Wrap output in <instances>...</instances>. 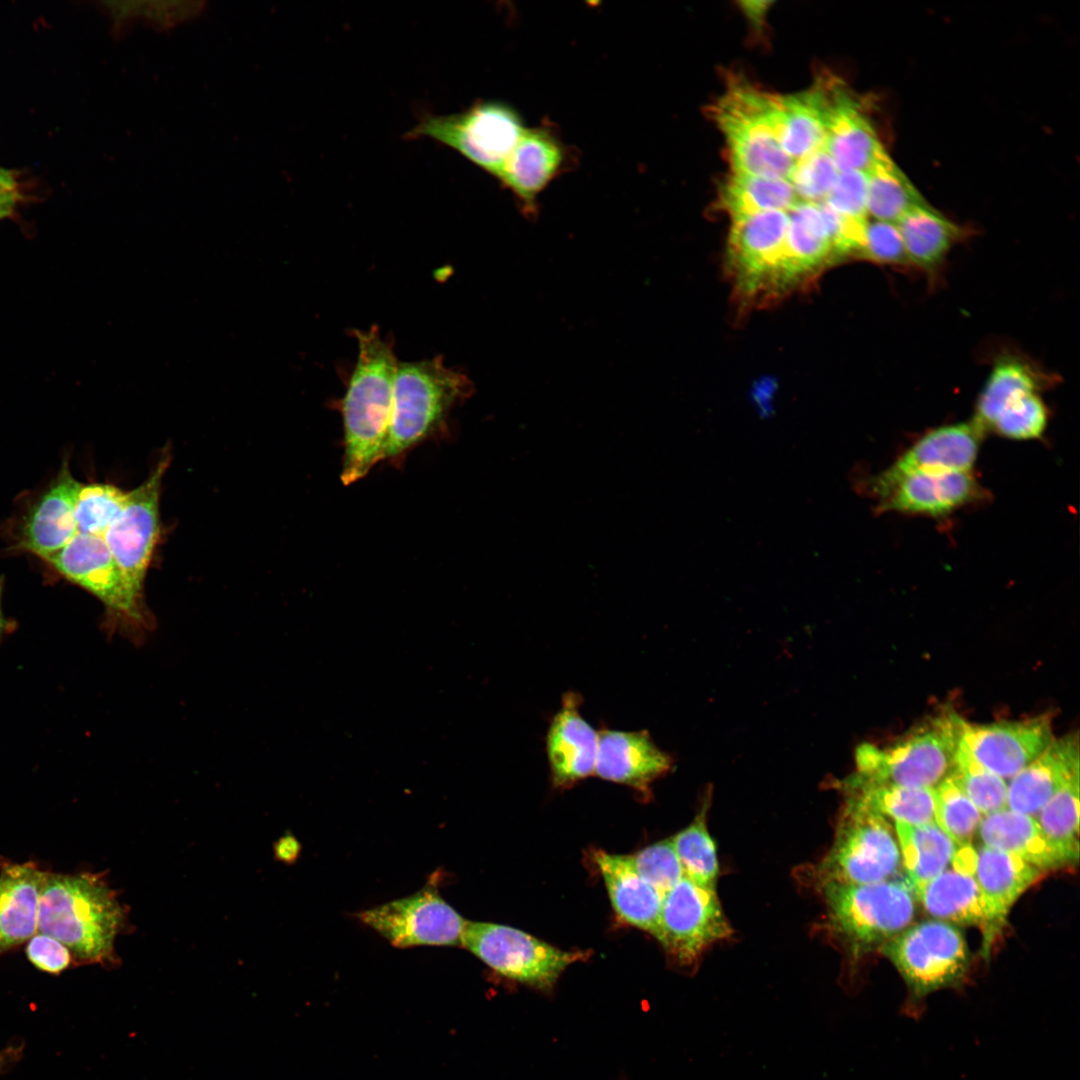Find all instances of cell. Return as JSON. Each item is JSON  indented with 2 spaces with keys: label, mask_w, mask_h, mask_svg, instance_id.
Instances as JSON below:
<instances>
[{
  "label": "cell",
  "mask_w": 1080,
  "mask_h": 1080,
  "mask_svg": "<svg viewBox=\"0 0 1080 1080\" xmlns=\"http://www.w3.org/2000/svg\"><path fill=\"white\" fill-rule=\"evenodd\" d=\"M169 455L148 478L128 492L126 503L102 536L132 589L143 596V584L160 533L159 500Z\"/></svg>",
  "instance_id": "15"
},
{
  "label": "cell",
  "mask_w": 1080,
  "mask_h": 1080,
  "mask_svg": "<svg viewBox=\"0 0 1080 1080\" xmlns=\"http://www.w3.org/2000/svg\"><path fill=\"white\" fill-rule=\"evenodd\" d=\"M299 850L300 846L297 840L290 835L280 838L274 846L276 858L287 863L295 860Z\"/></svg>",
  "instance_id": "50"
},
{
  "label": "cell",
  "mask_w": 1080,
  "mask_h": 1080,
  "mask_svg": "<svg viewBox=\"0 0 1080 1080\" xmlns=\"http://www.w3.org/2000/svg\"><path fill=\"white\" fill-rule=\"evenodd\" d=\"M45 560L103 603L113 631L138 643L152 629L143 596L129 585L102 536L77 533Z\"/></svg>",
  "instance_id": "8"
},
{
  "label": "cell",
  "mask_w": 1080,
  "mask_h": 1080,
  "mask_svg": "<svg viewBox=\"0 0 1080 1080\" xmlns=\"http://www.w3.org/2000/svg\"><path fill=\"white\" fill-rule=\"evenodd\" d=\"M786 211H765L732 219L728 262L739 292L754 295L771 285L783 254Z\"/></svg>",
  "instance_id": "18"
},
{
  "label": "cell",
  "mask_w": 1080,
  "mask_h": 1080,
  "mask_svg": "<svg viewBox=\"0 0 1080 1080\" xmlns=\"http://www.w3.org/2000/svg\"><path fill=\"white\" fill-rule=\"evenodd\" d=\"M598 736L594 774L604 780L647 796L651 784L672 767L671 756L653 742L646 730L602 729Z\"/></svg>",
  "instance_id": "21"
},
{
  "label": "cell",
  "mask_w": 1080,
  "mask_h": 1080,
  "mask_svg": "<svg viewBox=\"0 0 1080 1080\" xmlns=\"http://www.w3.org/2000/svg\"><path fill=\"white\" fill-rule=\"evenodd\" d=\"M0 186L17 188L16 180L10 170L0 166Z\"/></svg>",
  "instance_id": "52"
},
{
  "label": "cell",
  "mask_w": 1080,
  "mask_h": 1080,
  "mask_svg": "<svg viewBox=\"0 0 1080 1080\" xmlns=\"http://www.w3.org/2000/svg\"><path fill=\"white\" fill-rule=\"evenodd\" d=\"M978 832L985 846L1012 853L1043 872L1068 865L1034 817L1005 808L984 815Z\"/></svg>",
  "instance_id": "30"
},
{
  "label": "cell",
  "mask_w": 1080,
  "mask_h": 1080,
  "mask_svg": "<svg viewBox=\"0 0 1080 1080\" xmlns=\"http://www.w3.org/2000/svg\"><path fill=\"white\" fill-rule=\"evenodd\" d=\"M581 696L566 692L546 734V754L554 786L570 787L594 774L598 731L580 714Z\"/></svg>",
  "instance_id": "20"
},
{
  "label": "cell",
  "mask_w": 1080,
  "mask_h": 1080,
  "mask_svg": "<svg viewBox=\"0 0 1080 1080\" xmlns=\"http://www.w3.org/2000/svg\"><path fill=\"white\" fill-rule=\"evenodd\" d=\"M570 153L551 125L525 127L497 180L528 219L538 215V197L568 168Z\"/></svg>",
  "instance_id": "17"
},
{
  "label": "cell",
  "mask_w": 1080,
  "mask_h": 1080,
  "mask_svg": "<svg viewBox=\"0 0 1080 1080\" xmlns=\"http://www.w3.org/2000/svg\"><path fill=\"white\" fill-rule=\"evenodd\" d=\"M732 933L716 889L683 876L663 894L657 940L679 966L695 964L710 946Z\"/></svg>",
  "instance_id": "12"
},
{
  "label": "cell",
  "mask_w": 1080,
  "mask_h": 1080,
  "mask_svg": "<svg viewBox=\"0 0 1080 1080\" xmlns=\"http://www.w3.org/2000/svg\"><path fill=\"white\" fill-rule=\"evenodd\" d=\"M771 124L782 149L794 161L824 147L825 130L810 90L774 94Z\"/></svg>",
  "instance_id": "33"
},
{
  "label": "cell",
  "mask_w": 1080,
  "mask_h": 1080,
  "mask_svg": "<svg viewBox=\"0 0 1080 1080\" xmlns=\"http://www.w3.org/2000/svg\"><path fill=\"white\" fill-rule=\"evenodd\" d=\"M16 1056L17 1050L13 1048L0 1051V1071Z\"/></svg>",
  "instance_id": "53"
},
{
  "label": "cell",
  "mask_w": 1080,
  "mask_h": 1080,
  "mask_svg": "<svg viewBox=\"0 0 1080 1080\" xmlns=\"http://www.w3.org/2000/svg\"><path fill=\"white\" fill-rule=\"evenodd\" d=\"M46 872L32 863L6 864L0 871V954L38 932Z\"/></svg>",
  "instance_id": "27"
},
{
  "label": "cell",
  "mask_w": 1080,
  "mask_h": 1080,
  "mask_svg": "<svg viewBox=\"0 0 1080 1080\" xmlns=\"http://www.w3.org/2000/svg\"><path fill=\"white\" fill-rule=\"evenodd\" d=\"M462 946L498 975L533 989L550 992L562 973L588 957L564 951L514 927L467 921Z\"/></svg>",
  "instance_id": "11"
},
{
  "label": "cell",
  "mask_w": 1080,
  "mask_h": 1080,
  "mask_svg": "<svg viewBox=\"0 0 1080 1080\" xmlns=\"http://www.w3.org/2000/svg\"><path fill=\"white\" fill-rule=\"evenodd\" d=\"M26 953L37 968L49 973L64 970L71 961L70 950L64 944L39 932L28 940Z\"/></svg>",
  "instance_id": "49"
},
{
  "label": "cell",
  "mask_w": 1080,
  "mask_h": 1080,
  "mask_svg": "<svg viewBox=\"0 0 1080 1080\" xmlns=\"http://www.w3.org/2000/svg\"><path fill=\"white\" fill-rule=\"evenodd\" d=\"M357 917L398 948L462 946L467 922L433 885L361 911Z\"/></svg>",
  "instance_id": "13"
},
{
  "label": "cell",
  "mask_w": 1080,
  "mask_h": 1080,
  "mask_svg": "<svg viewBox=\"0 0 1080 1080\" xmlns=\"http://www.w3.org/2000/svg\"><path fill=\"white\" fill-rule=\"evenodd\" d=\"M1079 774V739L1069 734L1054 739L1007 786L1006 808L1036 818L1048 800Z\"/></svg>",
  "instance_id": "24"
},
{
  "label": "cell",
  "mask_w": 1080,
  "mask_h": 1080,
  "mask_svg": "<svg viewBox=\"0 0 1080 1080\" xmlns=\"http://www.w3.org/2000/svg\"><path fill=\"white\" fill-rule=\"evenodd\" d=\"M127 497L128 492L111 484H82L75 504L78 533L103 536L121 513Z\"/></svg>",
  "instance_id": "42"
},
{
  "label": "cell",
  "mask_w": 1080,
  "mask_h": 1080,
  "mask_svg": "<svg viewBox=\"0 0 1080 1080\" xmlns=\"http://www.w3.org/2000/svg\"><path fill=\"white\" fill-rule=\"evenodd\" d=\"M867 176V213L877 221L897 224L913 208L928 204L890 156Z\"/></svg>",
  "instance_id": "37"
},
{
  "label": "cell",
  "mask_w": 1080,
  "mask_h": 1080,
  "mask_svg": "<svg viewBox=\"0 0 1080 1080\" xmlns=\"http://www.w3.org/2000/svg\"><path fill=\"white\" fill-rule=\"evenodd\" d=\"M839 172L823 147L796 160L788 181L799 201L820 203L828 195Z\"/></svg>",
  "instance_id": "43"
},
{
  "label": "cell",
  "mask_w": 1080,
  "mask_h": 1080,
  "mask_svg": "<svg viewBox=\"0 0 1080 1080\" xmlns=\"http://www.w3.org/2000/svg\"><path fill=\"white\" fill-rule=\"evenodd\" d=\"M772 97L771 93L735 79L713 105V118L728 146L731 171L788 180L795 161L774 134Z\"/></svg>",
  "instance_id": "7"
},
{
  "label": "cell",
  "mask_w": 1080,
  "mask_h": 1080,
  "mask_svg": "<svg viewBox=\"0 0 1080 1080\" xmlns=\"http://www.w3.org/2000/svg\"><path fill=\"white\" fill-rule=\"evenodd\" d=\"M900 850L887 818L847 796L831 847L811 869L818 889L827 884H868L891 880Z\"/></svg>",
  "instance_id": "5"
},
{
  "label": "cell",
  "mask_w": 1080,
  "mask_h": 1080,
  "mask_svg": "<svg viewBox=\"0 0 1080 1080\" xmlns=\"http://www.w3.org/2000/svg\"><path fill=\"white\" fill-rule=\"evenodd\" d=\"M1054 740L1050 717L989 724L961 722L958 745L1001 778H1012Z\"/></svg>",
  "instance_id": "16"
},
{
  "label": "cell",
  "mask_w": 1080,
  "mask_h": 1080,
  "mask_svg": "<svg viewBox=\"0 0 1080 1080\" xmlns=\"http://www.w3.org/2000/svg\"><path fill=\"white\" fill-rule=\"evenodd\" d=\"M788 213L783 254L771 290H784L834 259V252L817 203L799 201Z\"/></svg>",
  "instance_id": "25"
},
{
  "label": "cell",
  "mask_w": 1080,
  "mask_h": 1080,
  "mask_svg": "<svg viewBox=\"0 0 1080 1080\" xmlns=\"http://www.w3.org/2000/svg\"><path fill=\"white\" fill-rule=\"evenodd\" d=\"M894 964L909 991L910 1015L920 1013V1004L933 992L959 985L969 968L964 937L943 921H924L905 928L881 946Z\"/></svg>",
  "instance_id": "9"
},
{
  "label": "cell",
  "mask_w": 1080,
  "mask_h": 1080,
  "mask_svg": "<svg viewBox=\"0 0 1080 1080\" xmlns=\"http://www.w3.org/2000/svg\"><path fill=\"white\" fill-rule=\"evenodd\" d=\"M809 90L824 126V149L839 171L867 174L889 156L856 97L840 79L824 73Z\"/></svg>",
  "instance_id": "14"
},
{
  "label": "cell",
  "mask_w": 1080,
  "mask_h": 1080,
  "mask_svg": "<svg viewBox=\"0 0 1080 1080\" xmlns=\"http://www.w3.org/2000/svg\"><path fill=\"white\" fill-rule=\"evenodd\" d=\"M706 811L704 805L690 825L671 840L684 876L702 887L716 889L719 863L715 842L707 828Z\"/></svg>",
  "instance_id": "39"
},
{
  "label": "cell",
  "mask_w": 1080,
  "mask_h": 1080,
  "mask_svg": "<svg viewBox=\"0 0 1080 1080\" xmlns=\"http://www.w3.org/2000/svg\"><path fill=\"white\" fill-rule=\"evenodd\" d=\"M719 200L731 219L765 211H789L799 199L786 179H771L741 172L728 175Z\"/></svg>",
  "instance_id": "36"
},
{
  "label": "cell",
  "mask_w": 1080,
  "mask_h": 1080,
  "mask_svg": "<svg viewBox=\"0 0 1080 1080\" xmlns=\"http://www.w3.org/2000/svg\"><path fill=\"white\" fill-rule=\"evenodd\" d=\"M970 471H917L903 476L879 497L880 511L939 516L968 502L975 494Z\"/></svg>",
  "instance_id": "23"
},
{
  "label": "cell",
  "mask_w": 1080,
  "mask_h": 1080,
  "mask_svg": "<svg viewBox=\"0 0 1080 1080\" xmlns=\"http://www.w3.org/2000/svg\"><path fill=\"white\" fill-rule=\"evenodd\" d=\"M934 822L959 847L971 844L983 814L946 776L935 787Z\"/></svg>",
  "instance_id": "41"
},
{
  "label": "cell",
  "mask_w": 1080,
  "mask_h": 1080,
  "mask_svg": "<svg viewBox=\"0 0 1080 1080\" xmlns=\"http://www.w3.org/2000/svg\"><path fill=\"white\" fill-rule=\"evenodd\" d=\"M626 856L635 871L663 894L684 876L671 838L658 841Z\"/></svg>",
  "instance_id": "44"
},
{
  "label": "cell",
  "mask_w": 1080,
  "mask_h": 1080,
  "mask_svg": "<svg viewBox=\"0 0 1080 1080\" xmlns=\"http://www.w3.org/2000/svg\"><path fill=\"white\" fill-rule=\"evenodd\" d=\"M472 393L469 377L441 356L398 362L384 460L399 459L439 433L451 410Z\"/></svg>",
  "instance_id": "3"
},
{
  "label": "cell",
  "mask_w": 1080,
  "mask_h": 1080,
  "mask_svg": "<svg viewBox=\"0 0 1080 1080\" xmlns=\"http://www.w3.org/2000/svg\"><path fill=\"white\" fill-rule=\"evenodd\" d=\"M357 360L342 400L341 481L353 484L384 460L398 366L392 342L378 327L355 331Z\"/></svg>",
  "instance_id": "1"
},
{
  "label": "cell",
  "mask_w": 1080,
  "mask_h": 1080,
  "mask_svg": "<svg viewBox=\"0 0 1080 1080\" xmlns=\"http://www.w3.org/2000/svg\"><path fill=\"white\" fill-rule=\"evenodd\" d=\"M962 720L945 710L888 746L861 745L854 775L879 784L935 787L951 768Z\"/></svg>",
  "instance_id": "6"
},
{
  "label": "cell",
  "mask_w": 1080,
  "mask_h": 1080,
  "mask_svg": "<svg viewBox=\"0 0 1080 1080\" xmlns=\"http://www.w3.org/2000/svg\"><path fill=\"white\" fill-rule=\"evenodd\" d=\"M82 484L63 466L54 484L39 498L25 521L22 546L44 560L77 533L75 504Z\"/></svg>",
  "instance_id": "26"
},
{
  "label": "cell",
  "mask_w": 1080,
  "mask_h": 1080,
  "mask_svg": "<svg viewBox=\"0 0 1080 1080\" xmlns=\"http://www.w3.org/2000/svg\"><path fill=\"white\" fill-rule=\"evenodd\" d=\"M123 911L96 875L47 874L40 897L38 932L64 944L78 959L113 960Z\"/></svg>",
  "instance_id": "2"
},
{
  "label": "cell",
  "mask_w": 1080,
  "mask_h": 1080,
  "mask_svg": "<svg viewBox=\"0 0 1080 1080\" xmlns=\"http://www.w3.org/2000/svg\"><path fill=\"white\" fill-rule=\"evenodd\" d=\"M868 176L860 171H840L835 183L823 200L838 213L866 220Z\"/></svg>",
  "instance_id": "48"
},
{
  "label": "cell",
  "mask_w": 1080,
  "mask_h": 1080,
  "mask_svg": "<svg viewBox=\"0 0 1080 1080\" xmlns=\"http://www.w3.org/2000/svg\"><path fill=\"white\" fill-rule=\"evenodd\" d=\"M1047 422L1048 410L1040 393H1028L1008 405L991 429L1010 439L1029 440L1041 436Z\"/></svg>",
  "instance_id": "45"
},
{
  "label": "cell",
  "mask_w": 1080,
  "mask_h": 1080,
  "mask_svg": "<svg viewBox=\"0 0 1080 1080\" xmlns=\"http://www.w3.org/2000/svg\"><path fill=\"white\" fill-rule=\"evenodd\" d=\"M18 199L17 188L0 186V220L12 214Z\"/></svg>",
  "instance_id": "51"
},
{
  "label": "cell",
  "mask_w": 1080,
  "mask_h": 1080,
  "mask_svg": "<svg viewBox=\"0 0 1080 1080\" xmlns=\"http://www.w3.org/2000/svg\"><path fill=\"white\" fill-rule=\"evenodd\" d=\"M594 856L618 917L657 939L663 893L635 871L626 855L597 851Z\"/></svg>",
  "instance_id": "28"
},
{
  "label": "cell",
  "mask_w": 1080,
  "mask_h": 1080,
  "mask_svg": "<svg viewBox=\"0 0 1080 1080\" xmlns=\"http://www.w3.org/2000/svg\"><path fill=\"white\" fill-rule=\"evenodd\" d=\"M1056 376L1016 352L1000 354L984 384L976 404L973 422L985 432L1003 410L1028 393H1040L1056 383Z\"/></svg>",
  "instance_id": "29"
},
{
  "label": "cell",
  "mask_w": 1080,
  "mask_h": 1080,
  "mask_svg": "<svg viewBox=\"0 0 1080 1080\" xmlns=\"http://www.w3.org/2000/svg\"><path fill=\"white\" fill-rule=\"evenodd\" d=\"M2 593H3V581H2V578H0V638L2 637V635L5 632L6 627H7V620L5 619L3 609H2Z\"/></svg>",
  "instance_id": "54"
},
{
  "label": "cell",
  "mask_w": 1080,
  "mask_h": 1080,
  "mask_svg": "<svg viewBox=\"0 0 1080 1080\" xmlns=\"http://www.w3.org/2000/svg\"><path fill=\"white\" fill-rule=\"evenodd\" d=\"M915 897L933 917L979 927L986 944L1002 928L973 874L946 869L932 879L912 886Z\"/></svg>",
  "instance_id": "22"
},
{
  "label": "cell",
  "mask_w": 1080,
  "mask_h": 1080,
  "mask_svg": "<svg viewBox=\"0 0 1080 1080\" xmlns=\"http://www.w3.org/2000/svg\"><path fill=\"white\" fill-rule=\"evenodd\" d=\"M202 2L154 1V2H115L110 3V11L119 26L129 23L131 18H142L159 28H168L178 22L197 15Z\"/></svg>",
  "instance_id": "46"
},
{
  "label": "cell",
  "mask_w": 1080,
  "mask_h": 1080,
  "mask_svg": "<svg viewBox=\"0 0 1080 1080\" xmlns=\"http://www.w3.org/2000/svg\"><path fill=\"white\" fill-rule=\"evenodd\" d=\"M900 856L911 887L937 876L951 865L958 846L935 822H895Z\"/></svg>",
  "instance_id": "35"
},
{
  "label": "cell",
  "mask_w": 1080,
  "mask_h": 1080,
  "mask_svg": "<svg viewBox=\"0 0 1080 1080\" xmlns=\"http://www.w3.org/2000/svg\"><path fill=\"white\" fill-rule=\"evenodd\" d=\"M1043 873L1012 853L985 845L976 850L973 876L1002 925L1015 901Z\"/></svg>",
  "instance_id": "32"
},
{
  "label": "cell",
  "mask_w": 1080,
  "mask_h": 1080,
  "mask_svg": "<svg viewBox=\"0 0 1080 1080\" xmlns=\"http://www.w3.org/2000/svg\"><path fill=\"white\" fill-rule=\"evenodd\" d=\"M859 256L878 264L903 269L912 267L898 226L889 222L874 220L867 223L864 245Z\"/></svg>",
  "instance_id": "47"
},
{
  "label": "cell",
  "mask_w": 1080,
  "mask_h": 1080,
  "mask_svg": "<svg viewBox=\"0 0 1080 1080\" xmlns=\"http://www.w3.org/2000/svg\"><path fill=\"white\" fill-rule=\"evenodd\" d=\"M1043 833L1067 864L1079 854V774L1069 779L1037 814Z\"/></svg>",
  "instance_id": "38"
},
{
  "label": "cell",
  "mask_w": 1080,
  "mask_h": 1080,
  "mask_svg": "<svg viewBox=\"0 0 1080 1080\" xmlns=\"http://www.w3.org/2000/svg\"><path fill=\"white\" fill-rule=\"evenodd\" d=\"M823 896L830 935L854 959L880 948L911 923L915 895L908 882L827 884Z\"/></svg>",
  "instance_id": "4"
},
{
  "label": "cell",
  "mask_w": 1080,
  "mask_h": 1080,
  "mask_svg": "<svg viewBox=\"0 0 1080 1080\" xmlns=\"http://www.w3.org/2000/svg\"><path fill=\"white\" fill-rule=\"evenodd\" d=\"M525 129L519 112L499 100L474 103L464 111L423 118L408 136L430 138L498 178Z\"/></svg>",
  "instance_id": "10"
},
{
  "label": "cell",
  "mask_w": 1080,
  "mask_h": 1080,
  "mask_svg": "<svg viewBox=\"0 0 1080 1080\" xmlns=\"http://www.w3.org/2000/svg\"><path fill=\"white\" fill-rule=\"evenodd\" d=\"M947 776L983 815L1006 808L1007 785L958 745Z\"/></svg>",
  "instance_id": "40"
},
{
  "label": "cell",
  "mask_w": 1080,
  "mask_h": 1080,
  "mask_svg": "<svg viewBox=\"0 0 1080 1080\" xmlns=\"http://www.w3.org/2000/svg\"><path fill=\"white\" fill-rule=\"evenodd\" d=\"M845 795L852 796L894 822L923 825L934 822V787L879 784L855 775L842 782Z\"/></svg>",
  "instance_id": "34"
},
{
  "label": "cell",
  "mask_w": 1080,
  "mask_h": 1080,
  "mask_svg": "<svg viewBox=\"0 0 1080 1080\" xmlns=\"http://www.w3.org/2000/svg\"><path fill=\"white\" fill-rule=\"evenodd\" d=\"M912 267L936 275L949 252L966 236V230L929 204L907 212L896 224Z\"/></svg>",
  "instance_id": "31"
},
{
  "label": "cell",
  "mask_w": 1080,
  "mask_h": 1080,
  "mask_svg": "<svg viewBox=\"0 0 1080 1080\" xmlns=\"http://www.w3.org/2000/svg\"><path fill=\"white\" fill-rule=\"evenodd\" d=\"M983 433L973 421L937 427L869 480L868 488L878 498L897 480L913 472L970 471Z\"/></svg>",
  "instance_id": "19"
}]
</instances>
